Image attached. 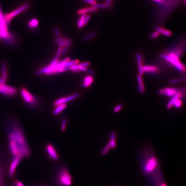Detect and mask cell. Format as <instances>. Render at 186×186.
<instances>
[{
    "instance_id": "6da1fadb",
    "label": "cell",
    "mask_w": 186,
    "mask_h": 186,
    "mask_svg": "<svg viewBox=\"0 0 186 186\" xmlns=\"http://www.w3.org/2000/svg\"><path fill=\"white\" fill-rule=\"evenodd\" d=\"M140 154V163L143 173L153 186H160L164 183L159 160L150 147L143 148Z\"/></svg>"
},
{
    "instance_id": "7a4b0ae2",
    "label": "cell",
    "mask_w": 186,
    "mask_h": 186,
    "mask_svg": "<svg viewBox=\"0 0 186 186\" xmlns=\"http://www.w3.org/2000/svg\"><path fill=\"white\" fill-rule=\"evenodd\" d=\"M6 128L8 139L12 140L17 143L22 158L26 159L30 157L31 150L25 136L24 130L17 119L14 118L9 119Z\"/></svg>"
},
{
    "instance_id": "3957f363",
    "label": "cell",
    "mask_w": 186,
    "mask_h": 186,
    "mask_svg": "<svg viewBox=\"0 0 186 186\" xmlns=\"http://www.w3.org/2000/svg\"><path fill=\"white\" fill-rule=\"evenodd\" d=\"M79 63L78 60L71 61L69 57H67L63 61H60L59 58L55 57L49 64L43 68L38 69L36 72V75H52L64 73L69 71V67L73 65Z\"/></svg>"
},
{
    "instance_id": "277c9868",
    "label": "cell",
    "mask_w": 186,
    "mask_h": 186,
    "mask_svg": "<svg viewBox=\"0 0 186 186\" xmlns=\"http://www.w3.org/2000/svg\"><path fill=\"white\" fill-rule=\"evenodd\" d=\"M183 51V48L179 47L169 52L162 53L161 56L163 60L173 66L180 73H185V66L180 61V56L182 55Z\"/></svg>"
},
{
    "instance_id": "5b68a950",
    "label": "cell",
    "mask_w": 186,
    "mask_h": 186,
    "mask_svg": "<svg viewBox=\"0 0 186 186\" xmlns=\"http://www.w3.org/2000/svg\"><path fill=\"white\" fill-rule=\"evenodd\" d=\"M54 182L57 186H71L73 185V177L65 165H61L56 169Z\"/></svg>"
},
{
    "instance_id": "8992f818",
    "label": "cell",
    "mask_w": 186,
    "mask_h": 186,
    "mask_svg": "<svg viewBox=\"0 0 186 186\" xmlns=\"http://www.w3.org/2000/svg\"><path fill=\"white\" fill-rule=\"evenodd\" d=\"M20 94L26 104L31 108L37 107L38 104V100L36 96L29 92V91L25 88L23 87L20 90Z\"/></svg>"
},
{
    "instance_id": "52a82bcc",
    "label": "cell",
    "mask_w": 186,
    "mask_h": 186,
    "mask_svg": "<svg viewBox=\"0 0 186 186\" xmlns=\"http://www.w3.org/2000/svg\"><path fill=\"white\" fill-rule=\"evenodd\" d=\"M44 150L46 155L50 160L54 162L59 161L60 155L53 144L49 143H47L45 145Z\"/></svg>"
},
{
    "instance_id": "ba28073f",
    "label": "cell",
    "mask_w": 186,
    "mask_h": 186,
    "mask_svg": "<svg viewBox=\"0 0 186 186\" xmlns=\"http://www.w3.org/2000/svg\"><path fill=\"white\" fill-rule=\"evenodd\" d=\"M29 6H30V5L29 4H26L22 5L19 8L16 9V10L13 11L12 12L7 14L4 15H3L4 19L6 26H8L9 25V24L11 23V20L12 19V18L20 13L25 11L26 10L29 8Z\"/></svg>"
},
{
    "instance_id": "9c48e42d",
    "label": "cell",
    "mask_w": 186,
    "mask_h": 186,
    "mask_svg": "<svg viewBox=\"0 0 186 186\" xmlns=\"http://www.w3.org/2000/svg\"><path fill=\"white\" fill-rule=\"evenodd\" d=\"M17 93V89L15 87L6 84H2L0 87V93L7 97H12Z\"/></svg>"
},
{
    "instance_id": "30bf717a",
    "label": "cell",
    "mask_w": 186,
    "mask_h": 186,
    "mask_svg": "<svg viewBox=\"0 0 186 186\" xmlns=\"http://www.w3.org/2000/svg\"><path fill=\"white\" fill-rule=\"evenodd\" d=\"M22 159H23L22 157L20 156L13 157L12 160L10 164L9 172H8L9 176L10 177H12L14 176L16 172L17 167Z\"/></svg>"
},
{
    "instance_id": "8fae6325",
    "label": "cell",
    "mask_w": 186,
    "mask_h": 186,
    "mask_svg": "<svg viewBox=\"0 0 186 186\" xmlns=\"http://www.w3.org/2000/svg\"><path fill=\"white\" fill-rule=\"evenodd\" d=\"M90 65V63L89 62L79 63L70 66L69 67V71L70 70L74 73L86 72L87 70L88 69V67Z\"/></svg>"
},
{
    "instance_id": "7c38bea8",
    "label": "cell",
    "mask_w": 186,
    "mask_h": 186,
    "mask_svg": "<svg viewBox=\"0 0 186 186\" xmlns=\"http://www.w3.org/2000/svg\"><path fill=\"white\" fill-rule=\"evenodd\" d=\"M79 96H80V94L79 93H76L67 96V97L60 98L54 102L53 105L54 106H56V105H60V104H66V103L68 102L76 99L79 97Z\"/></svg>"
},
{
    "instance_id": "4fadbf2b",
    "label": "cell",
    "mask_w": 186,
    "mask_h": 186,
    "mask_svg": "<svg viewBox=\"0 0 186 186\" xmlns=\"http://www.w3.org/2000/svg\"><path fill=\"white\" fill-rule=\"evenodd\" d=\"M183 88H165L159 91L160 95H164L167 97H173Z\"/></svg>"
},
{
    "instance_id": "5bb4252c",
    "label": "cell",
    "mask_w": 186,
    "mask_h": 186,
    "mask_svg": "<svg viewBox=\"0 0 186 186\" xmlns=\"http://www.w3.org/2000/svg\"><path fill=\"white\" fill-rule=\"evenodd\" d=\"M183 96H184V92H183V89H182L181 91L177 92L175 95L172 97V98L167 103V109H168V110L171 109L172 107L173 106L175 102L177 99H181V98H183Z\"/></svg>"
},
{
    "instance_id": "9a60e30c",
    "label": "cell",
    "mask_w": 186,
    "mask_h": 186,
    "mask_svg": "<svg viewBox=\"0 0 186 186\" xmlns=\"http://www.w3.org/2000/svg\"><path fill=\"white\" fill-rule=\"evenodd\" d=\"M1 74L0 78H1L2 80V82L3 84H6V81L7 80V77H8V73H7V66L5 62H4L2 64L1 66Z\"/></svg>"
},
{
    "instance_id": "2e32d148",
    "label": "cell",
    "mask_w": 186,
    "mask_h": 186,
    "mask_svg": "<svg viewBox=\"0 0 186 186\" xmlns=\"http://www.w3.org/2000/svg\"><path fill=\"white\" fill-rule=\"evenodd\" d=\"M143 71L144 73L156 74L159 73L160 68L156 66L147 65L143 66Z\"/></svg>"
},
{
    "instance_id": "e0dca14e",
    "label": "cell",
    "mask_w": 186,
    "mask_h": 186,
    "mask_svg": "<svg viewBox=\"0 0 186 186\" xmlns=\"http://www.w3.org/2000/svg\"><path fill=\"white\" fill-rule=\"evenodd\" d=\"M136 60L139 72V74L143 76V75L144 74V72L143 71V67L144 66L143 65V58L140 53H137Z\"/></svg>"
},
{
    "instance_id": "ac0fdd59",
    "label": "cell",
    "mask_w": 186,
    "mask_h": 186,
    "mask_svg": "<svg viewBox=\"0 0 186 186\" xmlns=\"http://www.w3.org/2000/svg\"><path fill=\"white\" fill-rule=\"evenodd\" d=\"M93 80H94V78L92 75H89L86 76L84 78L83 82H82V87L85 88H89L93 84Z\"/></svg>"
},
{
    "instance_id": "d6986e66",
    "label": "cell",
    "mask_w": 186,
    "mask_h": 186,
    "mask_svg": "<svg viewBox=\"0 0 186 186\" xmlns=\"http://www.w3.org/2000/svg\"><path fill=\"white\" fill-rule=\"evenodd\" d=\"M137 80L138 82V89L139 92L141 94L145 92V87L143 82L142 76L139 74L137 76Z\"/></svg>"
},
{
    "instance_id": "ffe728a7",
    "label": "cell",
    "mask_w": 186,
    "mask_h": 186,
    "mask_svg": "<svg viewBox=\"0 0 186 186\" xmlns=\"http://www.w3.org/2000/svg\"><path fill=\"white\" fill-rule=\"evenodd\" d=\"M97 11H98V9L92 6V7H87V8L80 9L78 11L77 14L78 15L86 14L87 13L95 12Z\"/></svg>"
},
{
    "instance_id": "44dd1931",
    "label": "cell",
    "mask_w": 186,
    "mask_h": 186,
    "mask_svg": "<svg viewBox=\"0 0 186 186\" xmlns=\"http://www.w3.org/2000/svg\"><path fill=\"white\" fill-rule=\"evenodd\" d=\"M155 29L156 31L159 32L160 34H163L166 36L170 37L172 35V31H169L167 29H165L163 28L160 27L155 26Z\"/></svg>"
},
{
    "instance_id": "7402d4cb",
    "label": "cell",
    "mask_w": 186,
    "mask_h": 186,
    "mask_svg": "<svg viewBox=\"0 0 186 186\" xmlns=\"http://www.w3.org/2000/svg\"><path fill=\"white\" fill-rule=\"evenodd\" d=\"M56 108L53 111V114L54 115H57L63 111L67 107V104H61L56 106Z\"/></svg>"
},
{
    "instance_id": "603a6c76",
    "label": "cell",
    "mask_w": 186,
    "mask_h": 186,
    "mask_svg": "<svg viewBox=\"0 0 186 186\" xmlns=\"http://www.w3.org/2000/svg\"><path fill=\"white\" fill-rule=\"evenodd\" d=\"M111 148L115 149L116 147V135L115 132L113 131L110 134V141Z\"/></svg>"
},
{
    "instance_id": "cb8c5ba5",
    "label": "cell",
    "mask_w": 186,
    "mask_h": 186,
    "mask_svg": "<svg viewBox=\"0 0 186 186\" xmlns=\"http://www.w3.org/2000/svg\"><path fill=\"white\" fill-rule=\"evenodd\" d=\"M86 16V14L81 15V16L78 19L77 26L79 29H81L83 27L85 26V20Z\"/></svg>"
},
{
    "instance_id": "d4e9b609",
    "label": "cell",
    "mask_w": 186,
    "mask_h": 186,
    "mask_svg": "<svg viewBox=\"0 0 186 186\" xmlns=\"http://www.w3.org/2000/svg\"><path fill=\"white\" fill-rule=\"evenodd\" d=\"M38 21L37 19H33L30 20L28 23V26L31 29H34L38 27Z\"/></svg>"
},
{
    "instance_id": "484cf974",
    "label": "cell",
    "mask_w": 186,
    "mask_h": 186,
    "mask_svg": "<svg viewBox=\"0 0 186 186\" xmlns=\"http://www.w3.org/2000/svg\"><path fill=\"white\" fill-rule=\"evenodd\" d=\"M96 35H97L96 32L93 31V32H91V33L86 36L84 37V38H83V41H88L91 39L92 38L94 37Z\"/></svg>"
},
{
    "instance_id": "4316f807",
    "label": "cell",
    "mask_w": 186,
    "mask_h": 186,
    "mask_svg": "<svg viewBox=\"0 0 186 186\" xmlns=\"http://www.w3.org/2000/svg\"><path fill=\"white\" fill-rule=\"evenodd\" d=\"M111 148L110 143V141L106 144V146L104 147V148L101 151V154L103 155H105L108 153V152L110 150V149Z\"/></svg>"
},
{
    "instance_id": "83f0119b",
    "label": "cell",
    "mask_w": 186,
    "mask_h": 186,
    "mask_svg": "<svg viewBox=\"0 0 186 186\" xmlns=\"http://www.w3.org/2000/svg\"><path fill=\"white\" fill-rule=\"evenodd\" d=\"M67 120L66 118H64L62 120L61 124V130L62 131H65L66 130L67 127Z\"/></svg>"
},
{
    "instance_id": "f1b7e54d",
    "label": "cell",
    "mask_w": 186,
    "mask_h": 186,
    "mask_svg": "<svg viewBox=\"0 0 186 186\" xmlns=\"http://www.w3.org/2000/svg\"><path fill=\"white\" fill-rule=\"evenodd\" d=\"M69 40L68 39L66 38H56L54 40V41L56 43H60V42H67Z\"/></svg>"
},
{
    "instance_id": "f546056e",
    "label": "cell",
    "mask_w": 186,
    "mask_h": 186,
    "mask_svg": "<svg viewBox=\"0 0 186 186\" xmlns=\"http://www.w3.org/2000/svg\"><path fill=\"white\" fill-rule=\"evenodd\" d=\"M182 101L181 100V99H177L175 102L174 103V106L176 107V108H180V106L182 105Z\"/></svg>"
},
{
    "instance_id": "4dcf8cb0",
    "label": "cell",
    "mask_w": 186,
    "mask_h": 186,
    "mask_svg": "<svg viewBox=\"0 0 186 186\" xmlns=\"http://www.w3.org/2000/svg\"><path fill=\"white\" fill-rule=\"evenodd\" d=\"M185 80V78H178V79H174V80H170L169 81V84H174L176 83H179V82H182L184 80Z\"/></svg>"
},
{
    "instance_id": "1f68e13d",
    "label": "cell",
    "mask_w": 186,
    "mask_h": 186,
    "mask_svg": "<svg viewBox=\"0 0 186 186\" xmlns=\"http://www.w3.org/2000/svg\"><path fill=\"white\" fill-rule=\"evenodd\" d=\"M123 108V105L122 104H118L113 109V111L116 113L120 111Z\"/></svg>"
},
{
    "instance_id": "d6a6232c",
    "label": "cell",
    "mask_w": 186,
    "mask_h": 186,
    "mask_svg": "<svg viewBox=\"0 0 186 186\" xmlns=\"http://www.w3.org/2000/svg\"><path fill=\"white\" fill-rule=\"evenodd\" d=\"M63 48V47H62V46H59V48H58V51H57V53H56L55 57H56V58H59L60 56L61 55Z\"/></svg>"
},
{
    "instance_id": "836d02e7",
    "label": "cell",
    "mask_w": 186,
    "mask_h": 186,
    "mask_svg": "<svg viewBox=\"0 0 186 186\" xmlns=\"http://www.w3.org/2000/svg\"><path fill=\"white\" fill-rule=\"evenodd\" d=\"M83 1L85 2L88 3L90 4H92L93 6L97 4V2L95 0H82Z\"/></svg>"
},
{
    "instance_id": "e575fe53",
    "label": "cell",
    "mask_w": 186,
    "mask_h": 186,
    "mask_svg": "<svg viewBox=\"0 0 186 186\" xmlns=\"http://www.w3.org/2000/svg\"><path fill=\"white\" fill-rule=\"evenodd\" d=\"M160 34L158 31H155L153 32L151 35V38L152 39H155L159 37Z\"/></svg>"
},
{
    "instance_id": "d590c367",
    "label": "cell",
    "mask_w": 186,
    "mask_h": 186,
    "mask_svg": "<svg viewBox=\"0 0 186 186\" xmlns=\"http://www.w3.org/2000/svg\"><path fill=\"white\" fill-rule=\"evenodd\" d=\"M14 185L15 186H25L23 183L19 180H14Z\"/></svg>"
},
{
    "instance_id": "8d00e7d4",
    "label": "cell",
    "mask_w": 186,
    "mask_h": 186,
    "mask_svg": "<svg viewBox=\"0 0 186 186\" xmlns=\"http://www.w3.org/2000/svg\"><path fill=\"white\" fill-rule=\"evenodd\" d=\"M96 8H106V6L105 4H96L95 5L92 6Z\"/></svg>"
},
{
    "instance_id": "74e56055",
    "label": "cell",
    "mask_w": 186,
    "mask_h": 186,
    "mask_svg": "<svg viewBox=\"0 0 186 186\" xmlns=\"http://www.w3.org/2000/svg\"><path fill=\"white\" fill-rule=\"evenodd\" d=\"M54 32L55 33V36H56V38H60V31H59V29L58 28L55 27L54 28Z\"/></svg>"
},
{
    "instance_id": "f35d334b",
    "label": "cell",
    "mask_w": 186,
    "mask_h": 186,
    "mask_svg": "<svg viewBox=\"0 0 186 186\" xmlns=\"http://www.w3.org/2000/svg\"><path fill=\"white\" fill-rule=\"evenodd\" d=\"M91 16L89 15H86V16L85 20V26H86L87 24H88V22H89V21L90 19H91Z\"/></svg>"
},
{
    "instance_id": "ab89813d",
    "label": "cell",
    "mask_w": 186,
    "mask_h": 186,
    "mask_svg": "<svg viewBox=\"0 0 186 186\" xmlns=\"http://www.w3.org/2000/svg\"><path fill=\"white\" fill-rule=\"evenodd\" d=\"M111 0H106V4H105L106 8H109L110 5V2Z\"/></svg>"
},
{
    "instance_id": "60d3db41",
    "label": "cell",
    "mask_w": 186,
    "mask_h": 186,
    "mask_svg": "<svg viewBox=\"0 0 186 186\" xmlns=\"http://www.w3.org/2000/svg\"><path fill=\"white\" fill-rule=\"evenodd\" d=\"M158 4H163L165 0H152Z\"/></svg>"
},
{
    "instance_id": "b9f144b4",
    "label": "cell",
    "mask_w": 186,
    "mask_h": 186,
    "mask_svg": "<svg viewBox=\"0 0 186 186\" xmlns=\"http://www.w3.org/2000/svg\"><path fill=\"white\" fill-rule=\"evenodd\" d=\"M86 72L89 75H92V74H93V71H92V70H91V69H88H88H87V70Z\"/></svg>"
},
{
    "instance_id": "7bdbcfd3",
    "label": "cell",
    "mask_w": 186,
    "mask_h": 186,
    "mask_svg": "<svg viewBox=\"0 0 186 186\" xmlns=\"http://www.w3.org/2000/svg\"><path fill=\"white\" fill-rule=\"evenodd\" d=\"M38 186H47L46 185H44V184H40V185H38Z\"/></svg>"
}]
</instances>
